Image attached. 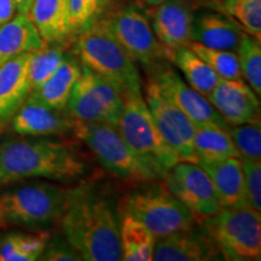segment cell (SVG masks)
Returning <instances> with one entry per match:
<instances>
[{
  "label": "cell",
  "instance_id": "7a4b0ae2",
  "mask_svg": "<svg viewBox=\"0 0 261 261\" xmlns=\"http://www.w3.org/2000/svg\"><path fill=\"white\" fill-rule=\"evenodd\" d=\"M85 173L84 160L63 142L25 136L0 142V187L38 178L69 182Z\"/></svg>",
  "mask_w": 261,
  "mask_h": 261
},
{
  "label": "cell",
  "instance_id": "9a60e30c",
  "mask_svg": "<svg viewBox=\"0 0 261 261\" xmlns=\"http://www.w3.org/2000/svg\"><path fill=\"white\" fill-rule=\"evenodd\" d=\"M10 123L18 136L47 137L71 132L74 119L67 110L54 109L28 96Z\"/></svg>",
  "mask_w": 261,
  "mask_h": 261
},
{
  "label": "cell",
  "instance_id": "f1b7e54d",
  "mask_svg": "<svg viewBox=\"0 0 261 261\" xmlns=\"http://www.w3.org/2000/svg\"><path fill=\"white\" fill-rule=\"evenodd\" d=\"M81 77L93 93L94 98L104 108L110 122L117 126L123 107V97L121 93L106 79L87 69L84 65H81Z\"/></svg>",
  "mask_w": 261,
  "mask_h": 261
},
{
  "label": "cell",
  "instance_id": "2e32d148",
  "mask_svg": "<svg viewBox=\"0 0 261 261\" xmlns=\"http://www.w3.org/2000/svg\"><path fill=\"white\" fill-rule=\"evenodd\" d=\"M220 256L203 228L197 230L195 226L158 238L152 253L156 261H207Z\"/></svg>",
  "mask_w": 261,
  "mask_h": 261
},
{
  "label": "cell",
  "instance_id": "83f0119b",
  "mask_svg": "<svg viewBox=\"0 0 261 261\" xmlns=\"http://www.w3.org/2000/svg\"><path fill=\"white\" fill-rule=\"evenodd\" d=\"M65 57L61 44H45L32 52L28 64V83L32 91L37 90L56 71Z\"/></svg>",
  "mask_w": 261,
  "mask_h": 261
},
{
  "label": "cell",
  "instance_id": "8d00e7d4",
  "mask_svg": "<svg viewBox=\"0 0 261 261\" xmlns=\"http://www.w3.org/2000/svg\"><path fill=\"white\" fill-rule=\"evenodd\" d=\"M16 12V5L14 0H0V27L14 18Z\"/></svg>",
  "mask_w": 261,
  "mask_h": 261
},
{
  "label": "cell",
  "instance_id": "7c38bea8",
  "mask_svg": "<svg viewBox=\"0 0 261 261\" xmlns=\"http://www.w3.org/2000/svg\"><path fill=\"white\" fill-rule=\"evenodd\" d=\"M152 80L163 96L187 114L195 125H214L228 129L230 125L212 106L207 97L189 86L172 67L156 68Z\"/></svg>",
  "mask_w": 261,
  "mask_h": 261
},
{
  "label": "cell",
  "instance_id": "4fadbf2b",
  "mask_svg": "<svg viewBox=\"0 0 261 261\" xmlns=\"http://www.w3.org/2000/svg\"><path fill=\"white\" fill-rule=\"evenodd\" d=\"M150 16L154 34L166 48L172 51L190 45L195 14L188 0H168L155 5Z\"/></svg>",
  "mask_w": 261,
  "mask_h": 261
},
{
  "label": "cell",
  "instance_id": "4316f807",
  "mask_svg": "<svg viewBox=\"0 0 261 261\" xmlns=\"http://www.w3.org/2000/svg\"><path fill=\"white\" fill-rule=\"evenodd\" d=\"M65 110L76 121L112 123L104 108L94 98L81 75L75 84Z\"/></svg>",
  "mask_w": 261,
  "mask_h": 261
},
{
  "label": "cell",
  "instance_id": "484cf974",
  "mask_svg": "<svg viewBox=\"0 0 261 261\" xmlns=\"http://www.w3.org/2000/svg\"><path fill=\"white\" fill-rule=\"evenodd\" d=\"M48 238L46 233L9 232L0 236V261H34L40 259Z\"/></svg>",
  "mask_w": 261,
  "mask_h": 261
},
{
  "label": "cell",
  "instance_id": "d6986e66",
  "mask_svg": "<svg viewBox=\"0 0 261 261\" xmlns=\"http://www.w3.org/2000/svg\"><path fill=\"white\" fill-rule=\"evenodd\" d=\"M198 165L212 179L221 208L248 205L240 158H228Z\"/></svg>",
  "mask_w": 261,
  "mask_h": 261
},
{
  "label": "cell",
  "instance_id": "d6a6232c",
  "mask_svg": "<svg viewBox=\"0 0 261 261\" xmlns=\"http://www.w3.org/2000/svg\"><path fill=\"white\" fill-rule=\"evenodd\" d=\"M110 0H69L71 35H77L97 23L106 14Z\"/></svg>",
  "mask_w": 261,
  "mask_h": 261
},
{
  "label": "cell",
  "instance_id": "e575fe53",
  "mask_svg": "<svg viewBox=\"0 0 261 261\" xmlns=\"http://www.w3.org/2000/svg\"><path fill=\"white\" fill-rule=\"evenodd\" d=\"M242 165L247 204L257 212L261 211V161L240 159Z\"/></svg>",
  "mask_w": 261,
  "mask_h": 261
},
{
  "label": "cell",
  "instance_id": "5b68a950",
  "mask_svg": "<svg viewBox=\"0 0 261 261\" xmlns=\"http://www.w3.org/2000/svg\"><path fill=\"white\" fill-rule=\"evenodd\" d=\"M71 132L86 144L107 171L120 179L137 184H148L161 179L155 169L129 148L117 126L74 120Z\"/></svg>",
  "mask_w": 261,
  "mask_h": 261
},
{
  "label": "cell",
  "instance_id": "f35d334b",
  "mask_svg": "<svg viewBox=\"0 0 261 261\" xmlns=\"http://www.w3.org/2000/svg\"><path fill=\"white\" fill-rule=\"evenodd\" d=\"M140 2L146 3V4H149V5H159V4H161V3L168 2V0H140Z\"/></svg>",
  "mask_w": 261,
  "mask_h": 261
},
{
  "label": "cell",
  "instance_id": "30bf717a",
  "mask_svg": "<svg viewBox=\"0 0 261 261\" xmlns=\"http://www.w3.org/2000/svg\"><path fill=\"white\" fill-rule=\"evenodd\" d=\"M144 99L160 133L178 159L197 163L194 143L196 125L190 117L163 96L152 79L146 84Z\"/></svg>",
  "mask_w": 261,
  "mask_h": 261
},
{
  "label": "cell",
  "instance_id": "d4e9b609",
  "mask_svg": "<svg viewBox=\"0 0 261 261\" xmlns=\"http://www.w3.org/2000/svg\"><path fill=\"white\" fill-rule=\"evenodd\" d=\"M120 242L122 260H152L156 237L148 227L129 215H123L120 221Z\"/></svg>",
  "mask_w": 261,
  "mask_h": 261
},
{
  "label": "cell",
  "instance_id": "5bb4252c",
  "mask_svg": "<svg viewBox=\"0 0 261 261\" xmlns=\"http://www.w3.org/2000/svg\"><path fill=\"white\" fill-rule=\"evenodd\" d=\"M207 99L230 126L260 119V102L244 80L221 79Z\"/></svg>",
  "mask_w": 261,
  "mask_h": 261
},
{
  "label": "cell",
  "instance_id": "603a6c76",
  "mask_svg": "<svg viewBox=\"0 0 261 261\" xmlns=\"http://www.w3.org/2000/svg\"><path fill=\"white\" fill-rule=\"evenodd\" d=\"M173 63L184 75L189 86L207 97L220 83L221 77L189 46L169 51Z\"/></svg>",
  "mask_w": 261,
  "mask_h": 261
},
{
  "label": "cell",
  "instance_id": "836d02e7",
  "mask_svg": "<svg viewBox=\"0 0 261 261\" xmlns=\"http://www.w3.org/2000/svg\"><path fill=\"white\" fill-rule=\"evenodd\" d=\"M231 139L236 146L240 159H261L260 119L242 125L228 127Z\"/></svg>",
  "mask_w": 261,
  "mask_h": 261
},
{
  "label": "cell",
  "instance_id": "ac0fdd59",
  "mask_svg": "<svg viewBox=\"0 0 261 261\" xmlns=\"http://www.w3.org/2000/svg\"><path fill=\"white\" fill-rule=\"evenodd\" d=\"M243 33L233 18L219 12H204L194 19L192 41L215 50L236 52Z\"/></svg>",
  "mask_w": 261,
  "mask_h": 261
},
{
  "label": "cell",
  "instance_id": "8992f818",
  "mask_svg": "<svg viewBox=\"0 0 261 261\" xmlns=\"http://www.w3.org/2000/svg\"><path fill=\"white\" fill-rule=\"evenodd\" d=\"M202 228L225 260L261 259V215L249 205L221 208Z\"/></svg>",
  "mask_w": 261,
  "mask_h": 261
},
{
  "label": "cell",
  "instance_id": "ffe728a7",
  "mask_svg": "<svg viewBox=\"0 0 261 261\" xmlns=\"http://www.w3.org/2000/svg\"><path fill=\"white\" fill-rule=\"evenodd\" d=\"M29 18L46 44H62L69 38V0H34Z\"/></svg>",
  "mask_w": 261,
  "mask_h": 261
},
{
  "label": "cell",
  "instance_id": "44dd1931",
  "mask_svg": "<svg viewBox=\"0 0 261 261\" xmlns=\"http://www.w3.org/2000/svg\"><path fill=\"white\" fill-rule=\"evenodd\" d=\"M46 44L28 15L17 14L0 27V65Z\"/></svg>",
  "mask_w": 261,
  "mask_h": 261
},
{
  "label": "cell",
  "instance_id": "74e56055",
  "mask_svg": "<svg viewBox=\"0 0 261 261\" xmlns=\"http://www.w3.org/2000/svg\"><path fill=\"white\" fill-rule=\"evenodd\" d=\"M14 2L16 5V10H17V14L28 15L34 0H14Z\"/></svg>",
  "mask_w": 261,
  "mask_h": 261
},
{
  "label": "cell",
  "instance_id": "d590c367",
  "mask_svg": "<svg viewBox=\"0 0 261 261\" xmlns=\"http://www.w3.org/2000/svg\"><path fill=\"white\" fill-rule=\"evenodd\" d=\"M39 260L77 261L81 260V257L65 238H55L52 241H47L44 252H42Z\"/></svg>",
  "mask_w": 261,
  "mask_h": 261
},
{
  "label": "cell",
  "instance_id": "f546056e",
  "mask_svg": "<svg viewBox=\"0 0 261 261\" xmlns=\"http://www.w3.org/2000/svg\"><path fill=\"white\" fill-rule=\"evenodd\" d=\"M236 55L243 79L257 96L261 94V45L260 40L244 32Z\"/></svg>",
  "mask_w": 261,
  "mask_h": 261
},
{
  "label": "cell",
  "instance_id": "3957f363",
  "mask_svg": "<svg viewBox=\"0 0 261 261\" xmlns=\"http://www.w3.org/2000/svg\"><path fill=\"white\" fill-rule=\"evenodd\" d=\"M75 54L81 65L112 84L122 97L142 93L136 61L99 21L76 35Z\"/></svg>",
  "mask_w": 261,
  "mask_h": 261
},
{
  "label": "cell",
  "instance_id": "cb8c5ba5",
  "mask_svg": "<svg viewBox=\"0 0 261 261\" xmlns=\"http://www.w3.org/2000/svg\"><path fill=\"white\" fill-rule=\"evenodd\" d=\"M195 151L197 163H210L240 158L228 129L214 125H196Z\"/></svg>",
  "mask_w": 261,
  "mask_h": 261
},
{
  "label": "cell",
  "instance_id": "9c48e42d",
  "mask_svg": "<svg viewBox=\"0 0 261 261\" xmlns=\"http://www.w3.org/2000/svg\"><path fill=\"white\" fill-rule=\"evenodd\" d=\"M99 22L133 60L145 67L169 57V50L158 40L149 19L135 6L117 9Z\"/></svg>",
  "mask_w": 261,
  "mask_h": 261
},
{
  "label": "cell",
  "instance_id": "ba28073f",
  "mask_svg": "<svg viewBox=\"0 0 261 261\" xmlns=\"http://www.w3.org/2000/svg\"><path fill=\"white\" fill-rule=\"evenodd\" d=\"M119 212L148 227L156 240L196 225L195 214L166 185H150L132 192L123 198Z\"/></svg>",
  "mask_w": 261,
  "mask_h": 261
},
{
  "label": "cell",
  "instance_id": "e0dca14e",
  "mask_svg": "<svg viewBox=\"0 0 261 261\" xmlns=\"http://www.w3.org/2000/svg\"><path fill=\"white\" fill-rule=\"evenodd\" d=\"M31 54H23L0 65V133L31 94L28 83Z\"/></svg>",
  "mask_w": 261,
  "mask_h": 261
},
{
  "label": "cell",
  "instance_id": "52a82bcc",
  "mask_svg": "<svg viewBox=\"0 0 261 261\" xmlns=\"http://www.w3.org/2000/svg\"><path fill=\"white\" fill-rule=\"evenodd\" d=\"M117 128L135 154L155 169L161 179L180 161L160 133L142 93L123 97Z\"/></svg>",
  "mask_w": 261,
  "mask_h": 261
},
{
  "label": "cell",
  "instance_id": "7402d4cb",
  "mask_svg": "<svg viewBox=\"0 0 261 261\" xmlns=\"http://www.w3.org/2000/svg\"><path fill=\"white\" fill-rule=\"evenodd\" d=\"M81 75V64L70 55L65 57L56 71L48 79L32 91V96L38 102L58 110H65L73 89Z\"/></svg>",
  "mask_w": 261,
  "mask_h": 261
},
{
  "label": "cell",
  "instance_id": "8fae6325",
  "mask_svg": "<svg viewBox=\"0 0 261 261\" xmlns=\"http://www.w3.org/2000/svg\"><path fill=\"white\" fill-rule=\"evenodd\" d=\"M162 179H165L166 188L196 218L205 219L221 210L212 179L198 163L179 161Z\"/></svg>",
  "mask_w": 261,
  "mask_h": 261
},
{
  "label": "cell",
  "instance_id": "6da1fadb",
  "mask_svg": "<svg viewBox=\"0 0 261 261\" xmlns=\"http://www.w3.org/2000/svg\"><path fill=\"white\" fill-rule=\"evenodd\" d=\"M60 223L64 238L81 260H122L119 211L110 196L92 185L67 190Z\"/></svg>",
  "mask_w": 261,
  "mask_h": 261
},
{
  "label": "cell",
  "instance_id": "277c9868",
  "mask_svg": "<svg viewBox=\"0 0 261 261\" xmlns=\"http://www.w3.org/2000/svg\"><path fill=\"white\" fill-rule=\"evenodd\" d=\"M67 190L48 181H29L0 194V228L38 230L60 221Z\"/></svg>",
  "mask_w": 261,
  "mask_h": 261
},
{
  "label": "cell",
  "instance_id": "4dcf8cb0",
  "mask_svg": "<svg viewBox=\"0 0 261 261\" xmlns=\"http://www.w3.org/2000/svg\"><path fill=\"white\" fill-rule=\"evenodd\" d=\"M189 47L202 58L221 79L243 80L236 52L226 50H215L198 42L191 41Z\"/></svg>",
  "mask_w": 261,
  "mask_h": 261
},
{
  "label": "cell",
  "instance_id": "1f68e13d",
  "mask_svg": "<svg viewBox=\"0 0 261 261\" xmlns=\"http://www.w3.org/2000/svg\"><path fill=\"white\" fill-rule=\"evenodd\" d=\"M224 10L248 34L261 39V0H225Z\"/></svg>",
  "mask_w": 261,
  "mask_h": 261
}]
</instances>
